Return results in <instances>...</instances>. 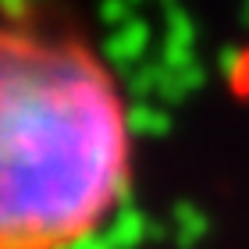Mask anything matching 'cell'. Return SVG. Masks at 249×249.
I'll list each match as a JSON object with an SVG mask.
<instances>
[{"mask_svg": "<svg viewBox=\"0 0 249 249\" xmlns=\"http://www.w3.org/2000/svg\"><path fill=\"white\" fill-rule=\"evenodd\" d=\"M135 182L114 68L64 15L0 4V249H86Z\"/></svg>", "mask_w": 249, "mask_h": 249, "instance_id": "1", "label": "cell"}, {"mask_svg": "<svg viewBox=\"0 0 249 249\" xmlns=\"http://www.w3.org/2000/svg\"><path fill=\"white\" fill-rule=\"evenodd\" d=\"M228 86L239 100H249V43L231 57V71H228Z\"/></svg>", "mask_w": 249, "mask_h": 249, "instance_id": "2", "label": "cell"}]
</instances>
